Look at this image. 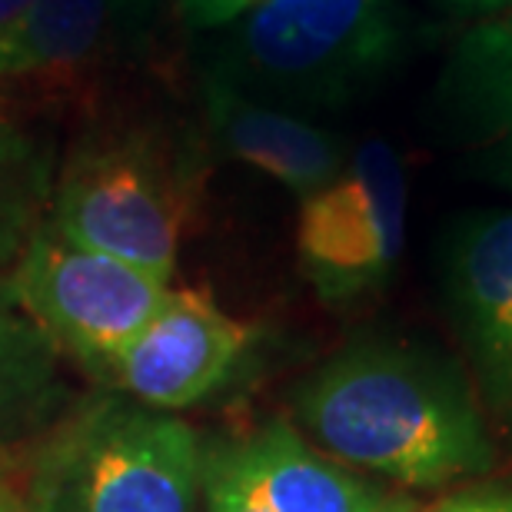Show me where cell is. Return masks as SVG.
<instances>
[{
	"instance_id": "obj_1",
	"label": "cell",
	"mask_w": 512,
	"mask_h": 512,
	"mask_svg": "<svg viewBox=\"0 0 512 512\" xmlns=\"http://www.w3.org/2000/svg\"><path fill=\"white\" fill-rule=\"evenodd\" d=\"M300 419L326 453L406 486L479 476L496 456L463 370L416 346L336 356L300 393Z\"/></svg>"
},
{
	"instance_id": "obj_2",
	"label": "cell",
	"mask_w": 512,
	"mask_h": 512,
	"mask_svg": "<svg viewBox=\"0 0 512 512\" xmlns=\"http://www.w3.org/2000/svg\"><path fill=\"white\" fill-rule=\"evenodd\" d=\"M393 0H263L207 80L263 104L340 107L399 54Z\"/></svg>"
},
{
	"instance_id": "obj_3",
	"label": "cell",
	"mask_w": 512,
	"mask_h": 512,
	"mask_svg": "<svg viewBox=\"0 0 512 512\" xmlns=\"http://www.w3.org/2000/svg\"><path fill=\"white\" fill-rule=\"evenodd\" d=\"M200 446L187 423L150 406L100 403L50 446L40 512H193Z\"/></svg>"
},
{
	"instance_id": "obj_4",
	"label": "cell",
	"mask_w": 512,
	"mask_h": 512,
	"mask_svg": "<svg viewBox=\"0 0 512 512\" xmlns=\"http://www.w3.org/2000/svg\"><path fill=\"white\" fill-rule=\"evenodd\" d=\"M183 187L147 133L90 143L70 160L54 200V230L167 283L177 263Z\"/></svg>"
},
{
	"instance_id": "obj_5",
	"label": "cell",
	"mask_w": 512,
	"mask_h": 512,
	"mask_svg": "<svg viewBox=\"0 0 512 512\" xmlns=\"http://www.w3.org/2000/svg\"><path fill=\"white\" fill-rule=\"evenodd\" d=\"M10 293L54 346L110 370L170 300V286L157 276L77 247L54 227L30 233Z\"/></svg>"
},
{
	"instance_id": "obj_6",
	"label": "cell",
	"mask_w": 512,
	"mask_h": 512,
	"mask_svg": "<svg viewBox=\"0 0 512 512\" xmlns=\"http://www.w3.org/2000/svg\"><path fill=\"white\" fill-rule=\"evenodd\" d=\"M406 240V173L386 140H366L350 167L303 197L296 250L326 303H346L389 280Z\"/></svg>"
},
{
	"instance_id": "obj_7",
	"label": "cell",
	"mask_w": 512,
	"mask_h": 512,
	"mask_svg": "<svg viewBox=\"0 0 512 512\" xmlns=\"http://www.w3.org/2000/svg\"><path fill=\"white\" fill-rule=\"evenodd\" d=\"M443 293L486 403L512 423V210L456 223L443 247Z\"/></svg>"
},
{
	"instance_id": "obj_8",
	"label": "cell",
	"mask_w": 512,
	"mask_h": 512,
	"mask_svg": "<svg viewBox=\"0 0 512 512\" xmlns=\"http://www.w3.org/2000/svg\"><path fill=\"white\" fill-rule=\"evenodd\" d=\"M247 326L230 320L207 293H170L163 310L133 340L114 373L150 409H183L227 383L247 350Z\"/></svg>"
},
{
	"instance_id": "obj_9",
	"label": "cell",
	"mask_w": 512,
	"mask_h": 512,
	"mask_svg": "<svg viewBox=\"0 0 512 512\" xmlns=\"http://www.w3.org/2000/svg\"><path fill=\"white\" fill-rule=\"evenodd\" d=\"M210 493L233 496L260 512H386L396 499L323 459L286 423L266 426L220 456Z\"/></svg>"
},
{
	"instance_id": "obj_10",
	"label": "cell",
	"mask_w": 512,
	"mask_h": 512,
	"mask_svg": "<svg viewBox=\"0 0 512 512\" xmlns=\"http://www.w3.org/2000/svg\"><path fill=\"white\" fill-rule=\"evenodd\" d=\"M436 107L469 163L512 190V10L483 20L453 47Z\"/></svg>"
},
{
	"instance_id": "obj_11",
	"label": "cell",
	"mask_w": 512,
	"mask_h": 512,
	"mask_svg": "<svg viewBox=\"0 0 512 512\" xmlns=\"http://www.w3.org/2000/svg\"><path fill=\"white\" fill-rule=\"evenodd\" d=\"M207 114L217 140L233 157L260 167L303 197L343 173L340 143L290 110L253 100L220 80H207Z\"/></svg>"
},
{
	"instance_id": "obj_12",
	"label": "cell",
	"mask_w": 512,
	"mask_h": 512,
	"mask_svg": "<svg viewBox=\"0 0 512 512\" xmlns=\"http://www.w3.org/2000/svg\"><path fill=\"white\" fill-rule=\"evenodd\" d=\"M130 0H34L7 37V74L70 70L94 60L124 24Z\"/></svg>"
},
{
	"instance_id": "obj_13",
	"label": "cell",
	"mask_w": 512,
	"mask_h": 512,
	"mask_svg": "<svg viewBox=\"0 0 512 512\" xmlns=\"http://www.w3.org/2000/svg\"><path fill=\"white\" fill-rule=\"evenodd\" d=\"M54 147L0 110V263L24 243L50 193Z\"/></svg>"
},
{
	"instance_id": "obj_14",
	"label": "cell",
	"mask_w": 512,
	"mask_h": 512,
	"mask_svg": "<svg viewBox=\"0 0 512 512\" xmlns=\"http://www.w3.org/2000/svg\"><path fill=\"white\" fill-rule=\"evenodd\" d=\"M57 383L54 340L0 303V433L27 423Z\"/></svg>"
},
{
	"instance_id": "obj_15",
	"label": "cell",
	"mask_w": 512,
	"mask_h": 512,
	"mask_svg": "<svg viewBox=\"0 0 512 512\" xmlns=\"http://www.w3.org/2000/svg\"><path fill=\"white\" fill-rule=\"evenodd\" d=\"M426 512H512V486H479L446 496Z\"/></svg>"
},
{
	"instance_id": "obj_16",
	"label": "cell",
	"mask_w": 512,
	"mask_h": 512,
	"mask_svg": "<svg viewBox=\"0 0 512 512\" xmlns=\"http://www.w3.org/2000/svg\"><path fill=\"white\" fill-rule=\"evenodd\" d=\"M260 4L263 0H183V10L197 27H223Z\"/></svg>"
},
{
	"instance_id": "obj_17",
	"label": "cell",
	"mask_w": 512,
	"mask_h": 512,
	"mask_svg": "<svg viewBox=\"0 0 512 512\" xmlns=\"http://www.w3.org/2000/svg\"><path fill=\"white\" fill-rule=\"evenodd\" d=\"M34 0H0V44H7V37L14 34L17 24L24 20Z\"/></svg>"
},
{
	"instance_id": "obj_18",
	"label": "cell",
	"mask_w": 512,
	"mask_h": 512,
	"mask_svg": "<svg viewBox=\"0 0 512 512\" xmlns=\"http://www.w3.org/2000/svg\"><path fill=\"white\" fill-rule=\"evenodd\" d=\"M449 7L456 10H466V14H506V10H512V0H446Z\"/></svg>"
},
{
	"instance_id": "obj_19",
	"label": "cell",
	"mask_w": 512,
	"mask_h": 512,
	"mask_svg": "<svg viewBox=\"0 0 512 512\" xmlns=\"http://www.w3.org/2000/svg\"><path fill=\"white\" fill-rule=\"evenodd\" d=\"M0 512H20V509H17L14 503H7V499H4V496H0Z\"/></svg>"
},
{
	"instance_id": "obj_20",
	"label": "cell",
	"mask_w": 512,
	"mask_h": 512,
	"mask_svg": "<svg viewBox=\"0 0 512 512\" xmlns=\"http://www.w3.org/2000/svg\"><path fill=\"white\" fill-rule=\"evenodd\" d=\"M7 74V57H4V44H0V77Z\"/></svg>"
}]
</instances>
